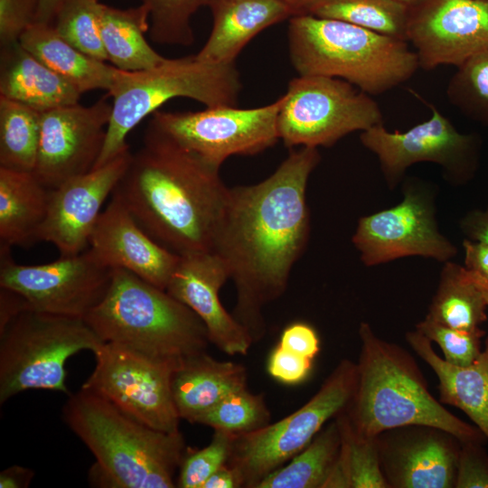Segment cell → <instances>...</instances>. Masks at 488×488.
Segmentation results:
<instances>
[{
    "label": "cell",
    "mask_w": 488,
    "mask_h": 488,
    "mask_svg": "<svg viewBox=\"0 0 488 488\" xmlns=\"http://www.w3.org/2000/svg\"><path fill=\"white\" fill-rule=\"evenodd\" d=\"M282 1L294 9L295 14H298L300 11L302 10V8L312 0H282Z\"/></svg>",
    "instance_id": "cell-50"
},
{
    "label": "cell",
    "mask_w": 488,
    "mask_h": 488,
    "mask_svg": "<svg viewBox=\"0 0 488 488\" xmlns=\"http://www.w3.org/2000/svg\"><path fill=\"white\" fill-rule=\"evenodd\" d=\"M241 87L235 63H211L196 55L165 59L143 70H119L108 91L113 99L112 112L93 169L129 149L126 139L130 131L168 100L188 98L207 108L236 106Z\"/></svg>",
    "instance_id": "cell-7"
},
{
    "label": "cell",
    "mask_w": 488,
    "mask_h": 488,
    "mask_svg": "<svg viewBox=\"0 0 488 488\" xmlns=\"http://www.w3.org/2000/svg\"><path fill=\"white\" fill-rule=\"evenodd\" d=\"M412 93L428 106L431 117L404 132H390L383 124L371 127L361 132V145L377 156L389 189L403 181L408 167L423 162L439 165L453 184L465 183L478 164L477 135L459 132L433 104Z\"/></svg>",
    "instance_id": "cell-11"
},
{
    "label": "cell",
    "mask_w": 488,
    "mask_h": 488,
    "mask_svg": "<svg viewBox=\"0 0 488 488\" xmlns=\"http://www.w3.org/2000/svg\"><path fill=\"white\" fill-rule=\"evenodd\" d=\"M468 272L473 282L482 292L488 306V281L474 272L470 270H468Z\"/></svg>",
    "instance_id": "cell-49"
},
{
    "label": "cell",
    "mask_w": 488,
    "mask_h": 488,
    "mask_svg": "<svg viewBox=\"0 0 488 488\" xmlns=\"http://www.w3.org/2000/svg\"><path fill=\"white\" fill-rule=\"evenodd\" d=\"M0 287L21 295L33 310L82 319L107 294L114 270L89 247L51 263L20 265L11 248L0 246Z\"/></svg>",
    "instance_id": "cell-14"
},
{
    "label": "cell",
    "mask_w": 488,
    "mask_h": 488,
    "mask_svg": "<svg viewBox=\"0 0 488 488\" xmlns=\"http://www.w3.org/2000/svg\"><path fill=\"white\" fill-rule=\"evenodd\" d=\"M150 14L149 36L161 44L189 46L194 42L191 18L211 0H139Z\"/></svg>",
    "instance_id": "cell-37"
},
{
    "label": "cell",
    "mask_w": 488,
    "mask_h": 488,
    "mask_svg": "<svg viewBox=\"0 0 488 488\" xmlns=\"http://www.w3.org/2000/svg\"><path fill=\"white\" fill-rule=\"evenodd\" d=\"M112 103L105 97L42 112L37 161L33 171L49 190L91 171L102 151Z\"/></svg>",
    "instance_id": "cell-16"
},
{
    "label": "cell",
    "mask_w": 488,
    "mask_h": 488,
    "mask_svg": "<svg viewBox=\"0 0 488 488\" xmlns=\"http://www.w3.org/2000/svg\"><path fill=\"white\" fill-rule=\"evenodd\" d=\"M333 418L341 447L324 488H389L380 466L377 436L359 434L344 409Z\"/></svg>",
    "instance_id": "cell-30"
},
{
    "label": "cell",
    "mask_w": 488,
    "mask_h": 488,
    "mask_svg": "<svg viewBox=\"0 0 488 488\" xmlns=\"http://www.w3.org/2000/svg\"><path fill=\"white\" fill-rule=\"evenodd\" d=\"M131 154L127 149L106 164L51 190L48 212L35 241L53 244L60 257L85 250L100 209L125 173Z\"/></svg>",
    "instance_id": "cell-19"
},
{
    "label": "cell",
    "mask_w": 488,
    "mask_h": 488,
    "mask_svg": "<svg viewBox=\"0 0 488 488\" xmlns=\"http://www.w3.org/2000/svg\"><path fill=\"white\" fill-rule=\"evenodd\" d=\"M62 419L96 459L89 473L92 486L176 487L175 474L187 449L180 431L148 427L82 388L69 395Z\"/></svg>",
    "instance_id": "cell-3"
},
{
    "label": "cell",
    "mask_w": 488,
    "mask_h": 488,
    "mask_svg": "<svg viewBox=\"0 0 488 488\" xmlns=\"http://www.w3.org/2000/svg\"><path fill=\"white\" fill-rule=\"evenodd\" d=\"M463 247L465 268L488 281V246L465 239Z\"/></svg>",
    "instance_id": "cell-45"
},
{
    "label": "cell",
    "mask_w": 488,
    "mask_h": 488,
    "mask_svg": "<svg viewBox=\"0 0 488 488\" xmlns=\"http://www.w3.org/2000/svg\"><path fill=\"white\" fill-rule=\"evenodd\" d=\"M93 353L96 364L82 389L106 399L148 427L170 433L180 431L181 418L171 389L177 367L108 343Z\"/></svg>",
    "instance_id": "cell-15"
},
{
    "label": "cell",
    "mask_w": 488,
    "mask_h": 488,
    "mask_svg": "<svg viewBox=\"0 0 488 488\" xmlns=\"http://www.w3.org/2000/svg\"><path fill=\"white\" fill-rule=\"evenodd\" d=\"M39 0H0L1 47L20 41L22 34L37 22Z\"/></svg>",
    "instance_id": "cell-40"
},
{
    "label": "cell",
    "mask_w": 488,
    "mask_h": 488,
    "mask_svg": "<svg viewBox=\"0 0 488 488\" xmlns=\"http://www.w3.org/2000/svg\"><path fill=\"white\" fill-rule=\"evenodd\" d=\"M278 345L311 360H314L320 351L317 333L305 323H294L286 326L282 332Z\"/></svg>",
    "instance_id": "cell-43"
},
{
    "label": "cell",
    "mask_w": 488,
    "mask_h": 488,
    "mask_svg": "<svg viewBox=\"0 0 488 488\" xmlns=\"http://www.w3.org/2000/svg\"><path fill=\"white\" fill-rule=\"evenodd\" d=\"M19 42L52 70L82 94L111 89L119 69L81 52L55 30L52 24L36 22L22 34Z\"/></svg>",
    "instance_id": "cell-26"
},
{
    "label": "cell",
    "mask_w": 488,
    "mask_h": 488,
    "mask_svg": "<svg viewBox=\"0 0 488 488\" xmlns=\"http://www.w3.org/2000/svg\"><path fill=\"white\" fill-rule=\"evenodd\" d=\"M228 279L226 264L216 253H192L180 256L165 290L201 318L217 349L231 356L245 355L253 342L220 300Z\"/></svg>",
    "instance_id": "cell-20"
},
{
    "label": "cell",
    "mask_w": 488,
    "mask_h": 488,
    "mask_svg": "<svg viewBox=\"0 0 488 488\" xmlns=\"http://www.w3.org/2000/svg\"><path fill=\"white\" fill-rule=\"evenodd\" d=\"M487 309L465 267L445 262L426 318L454 329L475 331L486 321Z\"/></svg>",
    "instance_id": "cell-29"
},
{
    "label": "cell",
    "mask_w": 488,
    "mask_h": 488,
    "mask_svg": "<svg viewBox=\"0 0 488 488\" xmlns=\"http://www.w3.org/2000/svg\"><path fill=\"white\" fill-rule=\"evenodd\" d=\"M446 92L462 114L488 126V51L456 67Z\"/></svg>",
    "instance_id": "cell-35"
},
{
    "label": "cell",
    "mask_w": 488,
    "mask_h": 488,
    "mask_svg": "<svg viewBox=\"0 0 488 488\" xmlns=\"http://www.w3.org/2000/svg\"><path fill=\"white\" fill-rule=\"evenodd\" d=\"M356 380V362L343 359L297 410L259 430L235 436L227 464L239 474L242 488H258L308 446L325 423L347 407Z\"/></svg>",
    "instance_id": "cell-9"
},
{
    "label": "cell",
    "mask_w": 488,
    "mask_h": 488,
    "mask_svg": "<svg viewBox=\"0 0 488 488\" xmlns=\"http://www.w3.org/2000/svg\"><path fill=\"white\" fill-rule=\"evenodd\" d=\"M334 418L302 451L264 478L258 488H324L340 453Z\"/></svg>",
    "instance_id": "cell-31"
},
{
    "label": "cell",
    "mask_w": 488,
    "mask_h": 488,
    "mask_svg": "<svg viewBox=\"0 0 488 488\" xmlns=\"http://www.w3.org/2000/svg\"><path fill=\"white\" fill-rule=\"evenodd\" d=\"M405 337L436 375L439 400L461 409L488 440V337L480 355L468 366L447 362L435 352L432 342L416 329Z\"/></svg>",
    "instance_id": "cell-23"
},
{
    "label": "cell",
    "mask_w": 488,
    "mask_h": 488,
    "mask_svg": "<svg viewBox=\"0 0 488 488\" xmlns=\"http://www.w3.org/2000/svg\"><path fill=\"white\" fill-rule=\"evenodd\" d=\"M357 380L344 408L353 428L376 436L408 425H428L446 430L460 442L485 443L481 430L447 410L429 391L414 357L400 345L379 337L361 322Z\"/></svg>",
    "instance_id": "cell-4"
},
{
    "label": "cell",
    "mask_w": 488,
    "mask_h": 488,
    "mask_svg": "<svg viewBox=\"0 0 488 488\" xmlns=\"http://www.w3.org/2000/svg\"><path fill=\"white\" fill-rule=\"evenodd\" d=\"M282 99L255 108L236 106L199 111H155L149 122L208 164L221 168L232 155H253L279 139Z\"/></svg>",
    "instance_id": "cell-12"
},
{
    "label": "cell",
    "mask_w": 488,
    "mask_h": 488,
    "mask_svg": "<svg viewBox=\"0 0 488 488\" xmlns=\"http://www.w3.org/2000/svg\"><path fill=\"white\" fill-rule=\"evenodd\" d=\"M149 28L150 14L145 5L121 9L101 4L102 41L108 59L116 68L143 70L166 59L147 42L145 33Z\"/></svg>",
    "instance_id": "cell-28"
},
{
    "label": "cell",
    "mask_w": 488,
    "mask_h": 488,
    "mask_svg": "<svg viewBox=\"0 0 488 488\" xmlns=\"http://www.w3.org/2000/svg\"><path fill=\"white\" fill-rule=\"evenodd\" d=\"M483 445L461 443L455 488H488V454Z\"/></svg>",
    "instance_id": "cell-41"
},
{
    "label": "cell",
    "mask_w": 488,
    "mask_h": 488,
    "mask_svg": "<svg viewBox=\"0 0 488 488\" xmlns=\"http://www.w3.org/2000/svg\"><path fill=\"white\" fill-rule=\"evenodd\" d=\"M84 320L102 342L175 367L211 343L192 310L123 268H114L107 294Z\"/></svg>",
    "instance_id": "cell-5"
},
{
    "label": "cell",
    "mask_w": 488,
    "mask_h": 488,
    "mask_svg": "<svg viewBox=\"0 0 488 488\" xmlns=\"http://www.w3.org/2000/svg\"><path fill=\"white\" fill-rule=\"evenodd\" d=\"M0 61V97L40 112L79 103V89L19 42L1 47Z\"/></svg>",
    "instance_id": "cell-24"
},
{
    "label": "cell",
    "mask_w": 488,
    "mask_h": 488,
    "mask_svg": "<svg viewBox=\"0 0 488 488\" xmlns=\"http://www.w3.org/2000/svg\"><path fill=\"white\" fill-rule=\"evenodd\" d=\"M389 488H455L460 440L428 425L391 428L377 436Z\"/></svg>",
    "instance_id": "cell-18"
},
{
    "label": "cell",
    "mask_w": 488,
    "mask_h": 488,
    "mask_svg": "<svg viewBox=\"0 0 488 488\" xmlns=\"http://www.w3.org/2000/svg\"><path fill=\"white\" fill-rule=\"evenodd\" d=\"M407 40L419 69L458 67L488 51V0H427L410 8Z\"/></svg>",
    "instance_id": "cell-17"
},
{
    "label": "cell",
    "mask_w": 488,
    "mask_h": 488,
    "mask_svg": "<svg viewBox=\"0 0 488 488\" xmlns=\"http://www.w3.org/2000/svg\"><path fill=\"white\" fill-rule=\"evenodd\" d=\"M71 0H39L37 22L53 24L58 14Z\"/></svg>",
    "instance_id": "cell-48"
},
{
    "label": "cell",
    "mask_w": 488,
    "mask_h": 488,
    "mask_svg": "<svg viewBox=\"0 0 488 488\" xmlns=\"http://www.w3.org/2000/svg\"><path fill=\"white\" fill-rule=\"evenodd\" d=\"M235 435L214 430L211 442L201 449L187 447L182 459L176 487L202 488L208 478L227 464Z\"/></svg>",
    "instance_id": "cell-38"
},
{
    "label": "cell",
    "mask_w": 488,
    "mask_h": 488,
    "mask_svg": "<svg viewBox=\"0 0 488 488\" xmlns=\"http://www.w3.org/2000/svg\"><path fill=\"white\" fill-rule=\"evenodd\" d=\"M270 421L264 394H254L244 387L227 395L195 423L239 436L259 430Z\"/></svg>",
    "instance_id": "cell-34"
},
{
    "label": "cell",
    "mask_w": 488,
    "mask_h": 488,
    "mask_svg": "<svg viewBox=\"0 0 488 488\" xmlns=\"http://www.w3.org/2000/svg\"><path fill=\"white\" fill-rule=\"evenodd\" d=\"M34 477L33 470L12 465L0 473V488H26Z\"/></svg>",
    "instance_id": "cell-46"
},
{
    "label": "cell",
    "mask_w": 488,
    "mask_h": 488,
    "mask_svg": "<svg viewBox=\"0 0 488 488\" xmlns=\"http://www.w3.org/2000/svg\"><path fill=\"white\" fill-rule=\"evenodd\" d=\"M89 248L106 266L126 269L164 290L180 258L152 239L114 196L99 214Z\"/></svg>",
    "instance_id": "cell-21"
},
{
    "label": "cell",
    "mask_w": 488,
    "mask_h": 488,
    "mask_svg": "<svg viewBox=\"0 0 488 488\" xmlns=\"http://www.w3.org/2000/svg\"><path fill=\"white\" fill-rule=\"evenodd\" d=\"M313 360L291 352L277 345L268 358L267 371L284 384H298L307 379L312 371Z\"/></svg>",
    "instance_id": "cell-42"
},
{
    "label": "cell",
    "mask_w": 488,
    "mask_h": 488,
    "mask_svg": "<svg viewBox=\"0 0 488 488\" xmlns=\"http://www.w3.org/2000/svg\"><path fill=\"white\" fill-rule=\"evenodd\" d=\"M211 34L196 54L199 60L232 64L247 45L264 29L295 15L282 0H211Z\"/></svg>",
    "instance_id": "cell-22"
},
{
    "label": "cell",
    "mask_w": 488,
    "mask_h": 488,
    "mask_svg": "<svg viewBox=\"0 0 488 488\" xmlns=\"http://www.w3.org/2000/svg\"><path fill=\"white\" fill-rule=\"evenodd\" d=\"M299 14L346 22L408 42L410 7L394 0H312Z\"/></svg>",
    "instance_id": "cell-32"
},
{
    "label": "cell",
    "mask_w": 488,
    "mask_h": 488,
    "mask_svg": "<svg viewBox=\"0 0 488 488\" xmlns=\"http://www.w3.org/2000/svg\"><path fill=\"white\" fill-rule=\"evenodd\" d=\"M202 488H242V484L239 474L225 464L208 478Z\"/></svg>",
    "instance_id": "cell-47"
},
{
    "label": "cell",
    "mask_w": 488,
    "mask_h": 488,
    "mask_svg": "<svg viewBox=\"0 0 488 488\" xmlns=\"http://www.w3.org/2000/svg\"><path fill=\"white\" fill-rule=\"evenodd\" d=\"M460 228L466 239L488 246V208L468 213L460 221Z\"/></svg>",
    "instance_id": "cell-44"
},
{
    "label": "cell",
    "mask_w": 488,
    "mask_h": 488,
    "mask_svg": "<svg viewBox=\"0 0 488 488\" xmlns=\"http://www.w3.org/2000/svg\"><path fill=\"white\" fill-rule=\"evenodd\" d=\"M415 329L440 347L447 362L457 366H468L476 360L482 352L481 339L485 334L483 329L457 330L426 317Z\"/></svg>",
    "instance_id": "cell-39"
},
{
    "label": "cell",
    "mask_w": 488,
    "mask_h": 488,
    "mask_svg": "<svg viewBox=\"0 0 488 488\" xmlns=\"http://www.w3.org/2000/svg\"><path fill=\"white\" fill-rule=\"evenodd\" d=\"M219 171L149 122L111 195L171 252L212 251L230 192Z\"/></svg>",
    "instance_id": "cell-2"
},
{
    "label": "cell",
    "mask_w": 488,
    "mask_h": 488,
    "mask_svg": "<svg viewBox=\"0 0 488 488\" xmlns=\"http://www.w3.org/2000/svg\"><path fill=\"white\" fill-rule=\"evenodd\" d=\"M103 343L82 318L22 311L0 326V403L29 389L70 395L66 361Z\"/></svg>",
    "instance_id": "cell-8"
},
{
    "label": "cell",
    "mask_w": 488,
    "mask_h": 488,
    "mask_svg": "<svg viewBox=\"0 0 488 488\" xmlns=\"http://www.w3.org/2000/svg\"><path fill=\"white\" fill-rule=\"evenodd\" d=\"M100 11L99 0H71L58 14L52 25L73 47L96 60L107 61Z\"/></svg>",
    "instance_id": "cell-36"
},
{
    "label": "cell",
    "mask_w": 488,
    "mask_h": 488,
    "mask_svg": "<svg viewBox=\"0 0 488 488\" xmlns=\"http://www.w3.org/2000/svg\"><path fill=\"white\" fill-rule=\"evenodd\" d=\"M51 190L33 172L0 167V246H28L44 221Z\"/></svg>",
    "instance_id": "cell-27"
},
{
    "label": "cell",
    "mask_w": 488,
    "mask_h": 488,
    "mask_svg": "<svg viewBox=\"0 0 488 488\" xmlns=\"http://www.w3.org/2000/svg\"><path fill=\"white\" fill-rule=\"evenodd\" d=\"M403 199L358 221L352 243L367 267L420 256L446 262L456 247L443 235L436 218L435 192L417 178H406Z\"/></svg>",
    "instance_id": "cell-13"
},
{
    "label": "cell",
    "mask_w": 488,
    "mask_h": 488,
    "mask_svg": "<svg viewBox=\"0 0 488 488\" xmlns=\"http://www.w3.org/2000/svg\"><path fill=\"white\" fill-rule=\"evenodd\" d=\"M320 159L316 147L301 146L265 180L230 188L212 251L235 286L231 314L253 343L266 334L263 308L284 294L307 243L306 188Z\"/></svg>",
    "instance_id": "cell-1"
},
{
    "label": "cell",
    "mask_w": 488,
    "mask_h": 488,
    "mask_svg": "<svg viewBox=\"0 0 488 488\" xmlns=\"http://www.w3.org/2000/svg\"><path fill=\"white\" fill-rule=\"evenodd\" d=\"M281 99L277 132L288 147H329L352 132L383 124L371 96L337 78L298 75Z\"/></svg>",
    "instance_id": "cell-10"
},
{
    "label": "cell",
    "mask_w": 488,
    "mask_h": 488,
    "mask_svg": "<svg viewBox=\"0 0 488 488\" xmlns=\"http://www.w3.org/2000/svg\"><path fill=\"white\" fill-rule=\"evenodd\" d=\"M287 39L298 75L341 79L371 96L395 89L419 69L408 42L339 20L295 14Z\"/></svg>",
    "instance_id": "cell-6"
},
{
    "label": "cell",
    "mask_w": 488,
    "mask_h": 488,
    "mask_svg": "<svg viewBox=\"0 0 488 488\" xmlns=\"http://www.w3.org/2000/svg\"><path fill=\"white\" fill-rule=\"evenodd\" d=\"M247 387V370L207 352L183 361L173 372V399L181 419L195 423L230 393Z\"/></svg>",
    "instance_id": "cell-25"
},
{
    "label": "cell",
    "mask_w": 488,
    "mask_h": 488,
    "mask_svg": "<svg viewBox=\"0 0 488 488\" xmlns=\"http://www.w3.org/2000/svg\"><path fill=\"white\" fill-rule=\"evenodd\" d=\"M394 1L401 3L410 8H413L418 5H420L421 4L427 2V0H394Z\"/></svg>",
    "instance_id": "cell-51"
},
{
    "label": "cell",
    "mask_w": 488,
    "mask_h": 488,
    "mask_svg": "<svg viewBox=\"0 0 488 488\" xmlns=\"http://www.w3.org/2000/svg\"><path fill=\"white\" fill-rule=\"evenodd\" d=\"M42 112L0 97V167L33 172L38 155Z\"/></svg>",
    "instance_id": "cell-33"
}]
</instances>
